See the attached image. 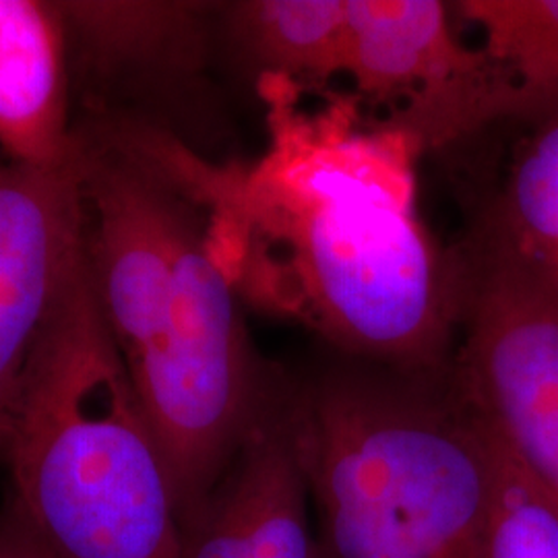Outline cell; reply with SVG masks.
Here are the masks:
<instances>
[{"instance_id": "obj_1", "label": "cell", "mask_w": 558, "mask_h": 558, "mask_svg": "<svg viewBox=\"0 0 558 558\" xmlns=\"http://www.w3.org/2000/svg\"><path fill=\"white\" fill-rule=\"evenodd\" d=\"M271 143L255 166L177 177L209 205L211 246L234 286L327 339L343 359L442 373L453 364L458 260L420 218L416 140L364 124L359 96L319 112L263 80Z\"/></svg>"}, {"instance_id": "obj_2", "label": "cell", "mask_w": 558, "mask_h": 558, "mask_svg": "<svg viewBox=\"0 0 558 558\" xmlns=\"http://www.w3.org/2000/svg\"><path fill=\"white\" fill-rule=\"evenodd\" d=\"M292 412L320 558H490L493 442L453 364L341 359Z\"/></svg>"}, {"instance_id": "obj_3", "label": "cell", "mask_w": 558, "mask_h": 558, "mask_svg": "<svg viewBox=\"0 0 558 558\" xmlns=\"http://www.w3.org/2000/svg\"><path fill=\"white\" fill-rule=\"evenodd\" d=\"M7 495L60 558H177L170 465L89 278L87 253L0 437Z\"/></svg>"}, {"instance_id": "obj_4", "label": "cell", "mask_w": 558, "mask_h": 558, "mask_svg": "<svg viewBox=\"0 0 558 558\" xmlns=\"http://www.w3.org/2000/svg\"><path fill=\"white\" fill-rule=\"evenodd\" d=\"M126 371L170 465L182 523L288 383L255 354L236 286L199 218L180 246L158 327Z\"/></svg>"}, {"instance_id": "obj_5", "label": "cell", "mask_w": 558, "mask_h": 558, "mask_svg": "<svg viewBox=\"0 0 558 558\" xmlns=\"http://www.w3.org/2000/svg\"><path fill=\"white\" fill-rule=\"evenodd\" d=\"M449 11L439 0H348L343 75L359 98L396 108L389 122L422 151L523 119L518 85L482 48L459 40Z\"/></svg>"}, {"instance_id": "obj_6", "label": "cell", "mask_w": 558, "mask_h": 558, "mask_svg": "<svg viewBox=\"0 0 558 558\" xmlns=\"http://www.w3.org/2000/svg\"><path fill=\"white\" fill-rule=\"evenodd\" d=\"M458 387L558 505V306L459 263Z\"/></svg>"}, {"instance_id": "obj_7", "label": "cell", "mask_w": 558, "mask_h": 558, "mask_svg": "<svg viewBox=\"0 0 558 558\" xmlns=\"http://www.w3.org/2000/svg\"><path fill=\"white\" fill-rule=\"evenodd\" d=\"M81 186L89 278L126 364L158 327L197 216L172 180L140 160L83 149Z\"/></svg>"}, {"instance_id": "obj_8", "label": "cell", "mask_w": 558, "mask_h": 558, "mask_svg": "<svg viewBox=\"0 0 558 558\" xmlns=\"http://www.w3.org/2000/svg\"><path fill=\"white\" fill-rule=\"evenodd\" d=\"M83 263L81 160L59 172L0 161V437L41 336Z\"/></svg>"}, {"instance_id": "obj_9", "label": "cell", "mask_w": 558, "mask_h": 558, "mask_svg": "<svg viewBox=\"0 0 558 558\" xmlns=\"http://www.w3.org/2000/svg\"><path fill=\"white\" fill-rule=\"evenodd\" d=\"M177 558H320L290 383L182 519Z\"/></svg>"}, {"instance_id": "obj_10", "label": "cell", "mask_w": 558, "mask_h": 558, "mask_svg": "<svg viewBox=\"0 0 558 558\" xmlns=\"http://www.w3.org/2000/svg\"><path fill=\"white\" fill-rule=\"evenodd\" d=\"M71 41L60 2L0 0V147L7 161L59 172L81 160L69 120Z\"/></svg>"}, {"instance_id": "obj_11", "label": "cell", "mask_w": 558, "mask_h": 558, "mask_svg": "<svg viewBox=\"0 0 558 558\" xmlns=\"http://www.w3.org/2000/svg\"><path fill=\"white\" fill-rule=\"evenodd\" d=\"M459 263L558 306V101L523 122Z\"/></svg>"}, {"instance_id": "obj_12", "label": "cell", "mask_w": 558, "mask_h": 558, "mask_svg": "<svg viewBox=\"0 0 558 558\" xmlns=\"http://www.w3.org/2000/svg\"><path fill=\"white\" fill-rule=\"evenodd\" d=\"M223 25L263 80L319 85L343 75L348 0H246L223 9Z\"/></svg>"}, {"instance_id": "obj_13", "label": "cell", "mask_w": 558, "mask_h": 558, "mask_svg": "<svg viewBox=\"0 0 558 558\" xmlns=\"http://www.w3.org/2000/svg\"><path fill=\"white\" fill-rule=\"evenodd\" d=\"M451 11L482 32V50L518 85L523 119L558 101V0H465Z\"/></svg>"}, {"instance_id": "obj_14", "label": "cell", "mask_w": 558, "mask_h": 558, "mask_svg": "<svg viewBox=\"0 0 558 558\" xmlns=\"http://www.w3.org/2000/svg\"><path fill=\"white\" fill-rule=\"evenodd\" d=\"M488 435L495 459L490 558H558L557 502Z\"/></svg>"}, {"instance_id": "obj_15", "label": "cell", "mask_w": 558, "mask_h": 558, "mask_svg": "<svg viewBox=\"0 0 558 558\" xmlns=\"http://www.w3.org/2000/svg\"><path fill=\"white\" fill-rule=\"evenodd\" d=\"M0 558H60L9 495L0 505Z\"/></svg>"}]
</instances>
